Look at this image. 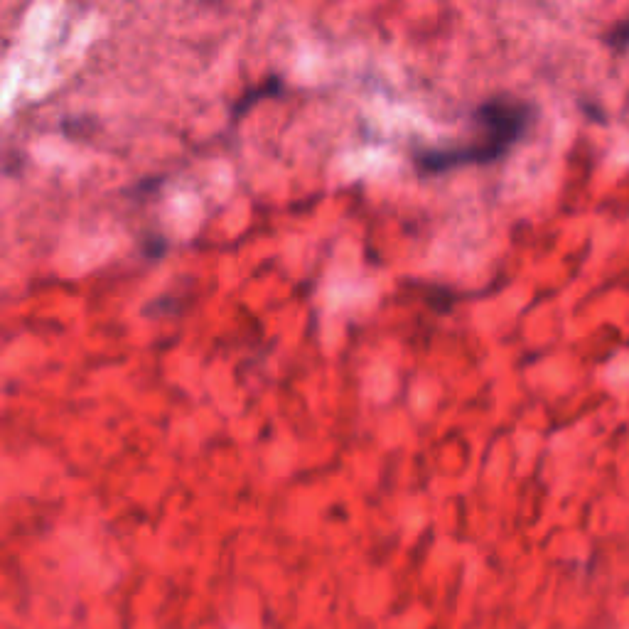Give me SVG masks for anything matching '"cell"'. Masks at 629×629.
I'll return each instance as SVG.
<instances>
[{
    "instance_id": "cell-1",
    "label": "cell",
    "mask_w": 629,
    "mask_h": 629,
    "mask_svg": "<svg viewBox=\"0 0 629 629\" xmlns=\"http://www.w3.org/2000/svg\"><path fill=\"white\" fill-rule=\"evenodd\" d=\"M472 118H475V126L480 131L475 143L462 145V148L418 150L413 155L418 170L445 172L460 168V165H487L504 158L529 133V128L534 126L536 109L529 101H521L509 94H499L482 101Z\"/></svg>"
},
{
    "instance_id": "cell-2",
    "label": "cell",
    "mask_w": 629,
    "mask_h": 629,
    "mask_svg": "<svg viewBox=\"0 0 629 629\" xmlns=\"http://www.w3.org/2000/svg\"><path fill=\"white\" fill-rule=\"evenodd\" d=\"M281 89H283V82H281V77H271L268 79L266 84H261V86H256L254 91H251L249 96H244V99L239 101V104L234 106V116L236 118H241L246 114V111L251 109V106L256 104V101H261V99H266V96H276V94H281Z\"/></svg>"
},
{
    "instance_id": "cell-3",
    "label": "cell",
    "mask_w": 629,
    "mask_h": 629,
    "mask_svg": "<svg viewBox=\"0 0 629 629\" xmlns=\"http://www.w3.org/2000/svg\"><path fill=\"white\" fill-rule=\"evenodd\" d=\"M165 249H168V244H165V239L160 234H150L143 239V251L150 258H160L165 254Z\"/></svg>"
},
{
    "instance_id": "cell-4",
    "label": "cell",
    "mask_w": 629,
    "mask_h": 629,
    "mask_svg": "<svg viewBox=\"0 0 629 629\" xmlns=\"http://www.w3.org/2000/svg\"><path fill=\"white\" fill-rule=\"evenodd\" d=\"M204 3H214V0H204Z\"/></svg>"
}]
</instances>
